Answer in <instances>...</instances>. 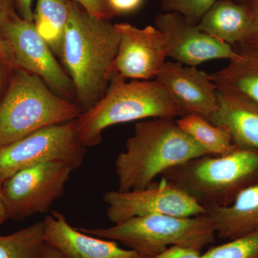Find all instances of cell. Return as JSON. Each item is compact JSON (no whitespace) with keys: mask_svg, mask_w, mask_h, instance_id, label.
<instances>
[{"mask_svg":"<svg viewBox=\"0 0 258 258\" xmlns=\"http://www.w3.org/2000/svg\"><path fill=\"white\" fill-rule=\"evenodd\" d=\"M44 222H37L9 235H0V258H42Z\"/></svg>","mask_w":258,"mask_h":258,"instance_id":"obj_21","label":"cell"},{"mask_svg":"<svg viewBox=\"0 0 258 258\" xmlns=\"http://www.w3.org/2000/svg\"><path fill=\"white\" fill-rule=\"evenodd\" d=\"M155 27L165 36L167 57L184 66L197 67L217 59L230 60L235 55V47L204 32L198 24L178 13L158 15Z\"/></svg>","mask_w":258,"mask_h":258,"instance_id":"obj_12","label":"cell"},{"mask_svg":"<svg viewBox=\"0 0 258 258\" xmlns=\"http://www.w3.org/2000/svg\"><path fill=\"white\" fill-rule=\"evenodd\" d=\"M72 5L73 0H37L34 10L32 23L58 59Z\"/></svg>","mask_w":258,"mask_h":258,"instance_id":"obj_19","label":"cell"},{"mask_svg":"<svg viewBox=\"0 0 258 258\" xmlns=\"http://www.w3.org/2000/svg\"><path fill=\"white\" fill-rule=\"evenodd\" d=\"M1 186V185H0ZM8 212H7L6 208L3 198H2L1 193H0V225L3 223L5 220H8Z\"/></svg>","mask_w":258,"mask_h":258,"instance_id":"obj_32","label":"cell"},{"mask_svg":"<svg viewBox=\"0 0 258 258\" xmlns=\"http://www.w3.org/2000/svg\"><path fill=\"white\" fill-rule=\"evenodd\" d=\"M198 25L204 32L233 47L247 43L254 31L247 5L232 0H217Z\"/></svg>","mask_w":258,"mask_h":258,"instance_id":"obj_15","label":"cell"},{"mask_svg":"<svg viewBox=\"0 0 258 258\" xmlns=\"http://www.w3.org/2000/svg\"><path fill=\"white\" fill-rule=\"evenodd\" d=\"M2 81H3V71H2L1 67H0V86H1Z\"/></svg>","mask_w":258,"mask_h":258,"instance_id":"obj_34","label":"cell"},{"mask_svg":"<svg viewBox=\"0 0 258 258\" xmlns=\"http://www.w3.org/2000/svg\"><path fill=\"white\" fill-rule=\"evenodd\" d=\"M0 32L17 69L38 76L59 96L76 103L71 78L32 22L17 13L0 16Z\"/></svg>","mask_w":258,"mask_h":258,"instance_id":"obj_8","label":"cell"},{"mask_svg":"<svg viewBox=\"0 0 258 258\" xmlns=\"http://www.w3.org/2000/svg\"><path fill=\"white\" fill-rule=\"evenodd\" d=\"M181 116L166 88L156 79H110L104 96L76 119L85 147L101 143L103 131L111 125L153 118Z\"/></svg>","mask_w":258,"mask_h":258,"instance_id":"obj_4","label":"cell"},{"mask_svg":"<svg viewBox=\"0 0 258 258\" xmlns=\"http://www.w3.org/2000/svg\"><path fill=\"white\" fill-rule=\"evenodd\" d=\"M161 8L166 13L182 15L198 24L217 0H160Z\"/></svg>","mask_w":258,"mask_h":258,"instance_id":"obj_23","label":"cell"},{"mask_svg":"<svg viewBox=\"0 0 258 258\" xmlns=\"http://www.w3.org/2000/svg\"><path fill=\"white\" fill-rule=\"evenodd\" d=\"M81 5L88 13L98 18L109 20L113 15L110 10L108 0H73Z\"/></svg>","mask_w":258,"mask_h":258,"instance_id":"obj_24","label":"cell"},{"mask_svg":"<svg viewBox=\"0 0 258 258\" xmlns=\"http://www.w3.org/2000/svg\"><path fill=\"white\" fill-rule=\"evenodd\" d=\"M217 103L210 122L225 129L236 145L258 149V105L218 90Z\"/></svg>","mask_w":258,"mask_h":258,"instance_id":"obj_16","label":"cell"},{"mask_svg":"<svg viewBox=\"0 0 258 258\" xmlns=\"http://www.w3.org/2000/svg\"><path fill=\"white\" fill-rule=\"evenodd\" d=\"M86 154L76 119L40 129L0 147V185L15 173L46 161H62L75 170Z\"/></svg>","mask_w":258,"mask_h":258,"instance_id":"obj_7","label":"cell"},{"mask_svg":"<svg viewBox=\"0 0 258 258\" xmlns=\"http://www.w3.org/2000/svg\"><path fill=\"white\" fill-rule=\"evenodd\" d=\"M144 0H108L113 16L131 14L140 9Z\"/></svg>","mask_w":258,"mask_h":258,"instance_id":"obj_25","label":"cell"},{"mask_svg":"<svg viewBox=\"0 0 258 258\" xmlns=\"http://www.w3.org/2000/svg\"><path fill=\"white\" fill-rule=\"evenodd\" d=\"M74 169L62 161H46L24 169L5 179L0 193L8 219L45 213L63 196Z\"/></svg>","mask_w":258,"mask_h":258,"instance_id":"obj_9","label":"cell"},{"mask_svg":"<svg viewBox=\"0 0 258 258\" xmlns=\"http://www.w3.org/2000/svg\"><path fill=\"white\" fill-rule=\"evenodd\" d=\"M144 189L120 191L113 190L103 196L107 217L114 224L137 217L166 215L194 217L208 213V210L174 185L162 180Z\"/></svg>","mask_w":258,"mask_h":258,"instance_id":"obj_10","label":"cell"},{"mask_svg":"<svg viewBox=\"0 0 258 258\" xmlns=\"http://www.w3.org/2000/svg\"><path fill=\"white\" fill-rule=\"evenodd\" d=\"M161 176L204 208L228 206L244 189L258 184V149L237 145L225 155L194 158Z\"/></svg>","mask_w":258,"mask_h":258,"instance_id":"obj_3","label":"cell"},{"mask_svg":"<svg viewBox=\"0 0 258 258\" xmlns=\"http://www.w3.org/2000/svg\"><path fill=\"white\" fill-rule=\"evenodd\" d=\"M185 133L212 156H222L235 149L230 134L198 115H186L176 120Z\"/></svg>","mask_w":258,"mask_h":258,"instance_id":"obj_20","label":"cell"},{"mask_svg":"<svg viewBox=\"0 0 258 258\" xmlns=\"http://www.w3.org/2000/svg\"><path fill=\"white\" fill-rule=\"evenodd\" d=\"M17 0H0V16L16 13Z\"/></svg>","mask_w":258,"mask_h":258,"instance_id":"obj_31","label":"cell"},{"mask_svg":"<svg viewBox=\"0 0 258 258\" xmlns=\"http://www.w3.org/2000/svg\"><path fill=\"white\" fill-rule=\"evenodd\" d=\"M215 233L235 240L258 231V184L242 191L230 205L207 208Z\"/></svg>","mask_w":258,"mask_h":258,"instance_id":"obj_18","label":"cell"},{"mask_svg":"<svg viewBox=\"0 0 258 258\" xmlns=\"http://www.w3.org/2000/svg\"><path fill=\"white\" fill-rule=\"evenodd\" d=\"M119 44L109 73L110 79H155L167 57L164 34L155 26L139 28L128 23L115 24Z\"/></svg>","mask_w":258,"mask_h":258,"instance_id":"obj_11","label":"cell"},{"mask_svg":"<svg viewBox=\"0 0 258 258\" xmlns=\"http://www.w3.org/2000/svg\"><path fill=\"white\" fill-rule=\"evenodd\" d=\"M201 258H258V231L212 247Z\"/></svg>","mask_w":258,"mask_h":258,"instance_id":"obj_22","label":"cell"},{"mask_svg":"<svg viewBox=\"0 0 258 258\" xmlns=\"http://www.w3.org/2000/svg\"><path fill=\"white\" fill-rule=\"evenodd\" d=\"M174 118L139 120L115 161L120 191L144 189L169 168L210 155L185 133Z\"/></svg>","mask_w":258,"mask_h":258,"instance_id":"obj_2","label":"cell"},{"mask_svg":"<svg viewBox=\"0 0 258 258\" xmlns=\"http://www.w3.org/2000/svg\"><path fill=\"white\" fill-rule=\"evenodd\" d=\"M156 80L166 88L179 108L181 117L198 115L210 121L217 108V89L211 75L193 66L167 62Z\"/></svg>","mask_w":258,"mask_h":258,"instance_id":"obj_13","label":"cell"},{"mask_svg":"<svg viewBox=\"0 0 258 258\" xmlns=\"http://www.w3.org/2000/svg\"><path fill=\"white\" fill-rule=\"evenodd\" d=\"M33 0H17L16 8L18 10L20 16L28 21H33V12L32 8Z\"/></svg>","mask_w":258,"mask_h":258,"instance_id":"obj_28","label":"cell"},{"mask_svg":"<svg viewBox=\"0 0 258 258\" xmlns=\"http://www.w3.org/2000/svg\"><path fill=\"white\" fill-rule=\"evenodd\" d=\"M0 62H3L5 66L9 67L10 69H17L8 45H7L6 42L3 38L1 32H0Z\"/></svg>","mask_w":258,"mask_h":258,"instance_id":"obj_29","label":"cell"},{"mask_svg":"<svg viewBox=\"0 0 258 258\" xmlns=\"http://www.w3.org/2000/svg\"><path fill=\"white\" fill-rule=\"evenodd\" d=\"M89 235L118 241L147 258H154L171 246L201 251L215 240L208 213L194 217L152 215L137 217L107 228H78Z\"/></svg>","mask_w":258,"mask_h":258,"instance_id":"obj_6","label":"cell"},{"mask_svg":"<svg viewBox=\"0 0 258 258\" xmlns=\"http://www.w3.org/2000/svg\"><path fill=\"white\" fill-rule=\"evenodd\" d=\"M232 1L236 2V3H241V4H245L249 0H232Z\"/></svg>","mask_w":258,"mask_h":258,"instance_id":"obj_33","label":"cell"},{"mask_svg":"<svg viewBox=\"0 0 258 258\" xmlns=\"http://www.w3.org/2000/svg\"><path fill=\"white\" fill-rule=\"evenodd\" d=\"M250 10L254 22V31L246 45L258 48V0H249L245 3Z\"/></svg>","mask_w":258,"mask_h":258,"instance_id":"obj_27","label":"cell"},{"mask_svg":"<svg viewBox=\"0 0 258 258\" xmlns=\"http://www.w3.org/2000/svg\"><path fill=\"white\" fill-rule=\"evenodd\" d=\"M118 44L115 24L97 18L73 1L60 60L74 84L76 104L82 113L104 96Z\"/></svg>","mask_w":258,"mask_h":258,"instance_id":"obj_1","label":"cell"},{"mask_svg":"<svg viewBox=\"0 0 258 258\" xmlns=\"http://www.w3.org/2000/svg\"><path fill=\"white\" fill-rule=\"evenodd\" d=\"M42 258H64L62 254L53 246L46 243L44 244L42 249Z\"/></svg>","mask_w":258,"mask_h":258,"instance_id":"obj_30","label":"cell"},{"mask_svg":"<svg viewBox=\"0 0 258 258\" xmlns=\"http://www.w3.org/2000/svg\"><path fill=\"white\" fill-rule=\"evenodd\" d=\"M235 55L223 69L211 75L218 91L230 93L258 105V48L234 46Z\"/></svg>","mask_w":258,"mask_h":258,"instance_id":"obj_17","label":"cell"},{"mask_svg":"<svg viewBox=\"0 0 258 258\" xmlns=\"http://www.w3.org/2000/svg\"><path fill=\"white\" fill-rule=\"evenodd\" d=\"M43 222L45 242L64 258H147L132 249L120 248L115 241L102 240L74 228L60 212H52Z\"/></svg>","mask_w":258,"mask_h":258,"instance_id":"obj_14","label":"cell"},{"mask_svg":"<svg viewBox=\"0 0 258 258\" xmlns=\"http://www.w3.org/2000/svg\"><path fill=\"white\" fill-rule=\"evenodd\" d=\"M0 100V147L40 129L76 120L82 113L76 103L54 92L38 76L13 69Z\"/></svg>","mask_w":258,"mask_h":258,"instance_id":"obj_5","label":"cell"},{"mask_svg":"<svg viewBox=\"0 0 258 258\" xmlns=\"http://www.w3.org/2000/svg\"><path fill=\"white\" fill-rule=\"evenodd\" d=\"M201 256L200 251L198 249L171 246L154 258H201Z\"/></svg>","mask_w":258,"mask_h":258,"instance_id":"obj_26","label":"cell"}]
</instances>
